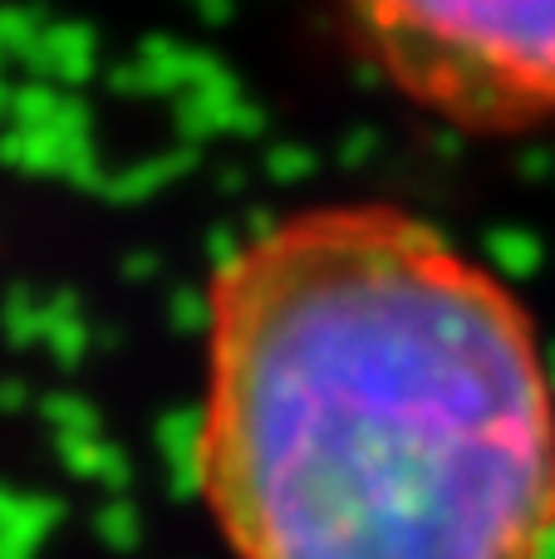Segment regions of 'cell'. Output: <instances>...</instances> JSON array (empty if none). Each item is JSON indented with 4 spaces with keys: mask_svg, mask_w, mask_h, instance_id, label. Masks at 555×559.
Returning <instances> with one entry per match:
<instances>
[{
    "mask_svg": "<svg viewBox=\"0 0 555 559\" xmlns=\"http://www.w3.org/2000/svg\"><path fill=\"white\" fill-rule=\"evenodd\" d=\"M192 472L226 559H546V354L428 222L310 206L216 265Z\"/></svg>",
    "mask_w": 555,
    "mask_h": 559,
    "instance_id": "obj_1",
    "label": "cell"
},
{
    "mask_svg": "<svg viewBox=\"0 0 555 559\" xmlns=\"http://www.w3.org/2000/svg\"><path fill=\"white\" fill-rule=\"evenodd\" d=\"M389 84L477 133L555 118V0H344Z\"/></svg>",
    "mask_w": 555,
    "mask_h": 559,
    "instance_id": "obj_2",
    "label": "cell"
}]
</instances>
